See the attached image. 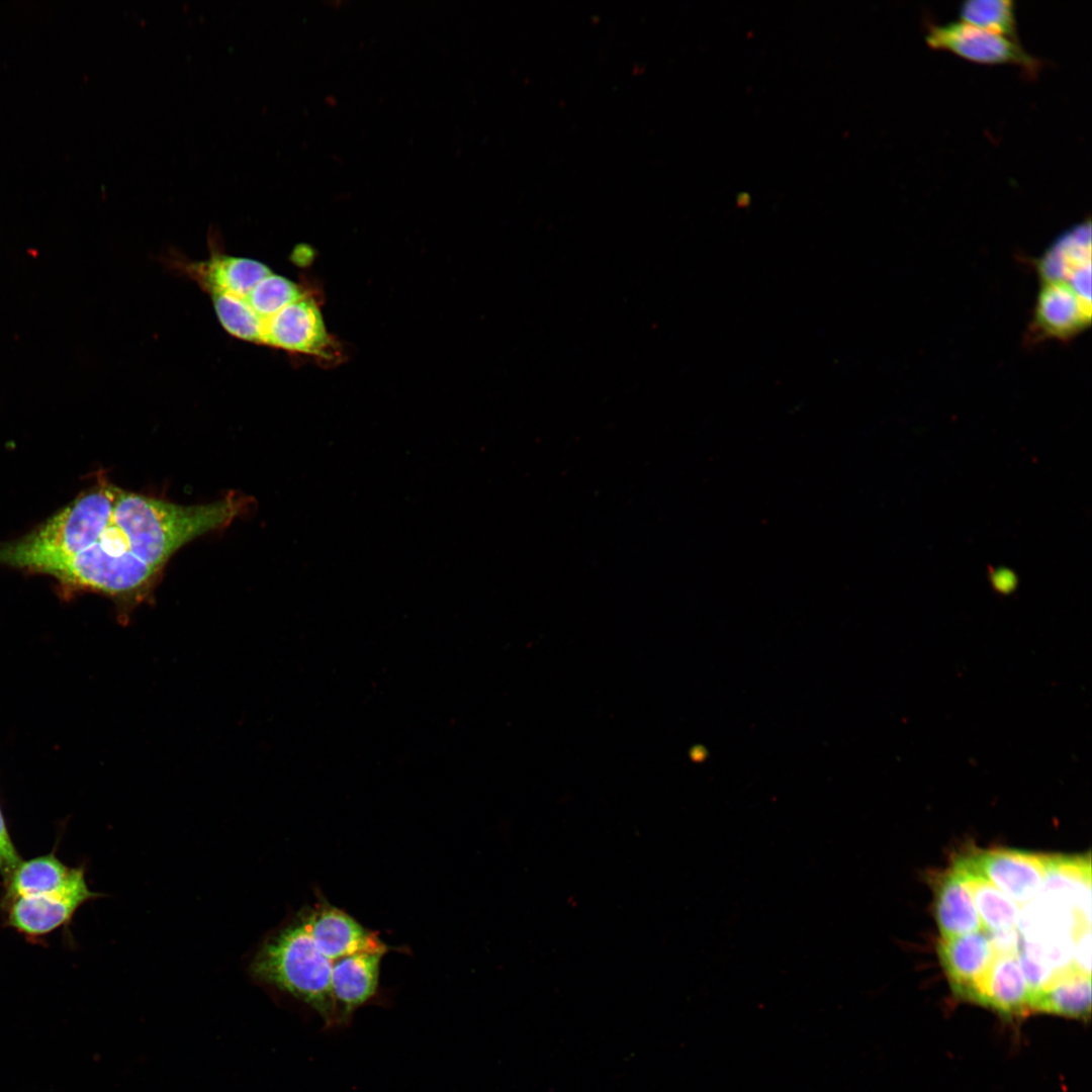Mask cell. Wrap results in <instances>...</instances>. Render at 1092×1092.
<instances>
[{
    "label": "cell",
    "instance_id": "cell-1",
    "mask_svg": "<svg viewBox=\"0 0 1092 1092\" xmlns=\"http://www.w3.org/2000/svg\"><path fill=\"white\" fill-rule=\"evenodd\" d=\"M335 962L317 948L300 913L264 942L251 972L258 980L308 1004L329 1026L338 1024L331 988Z\"/></svg>",
    "mask_w": 1092,
    "mask_h": 1092
},
{
    "label": "cell",
    "instance_id": "cell-2",
    "mask_svg": "<svg viewBox=\"0 0 1092 1092\" xmlns=\"http://www.w3.org/2000/svg\"><path fill=\"white\" fill-rule=\"evenodd\" d=\"M119 489L104 483L82 493L35 532L0 548V563L33 569L84 550L107 524Z\"/></svg>",
    "mask_w": 1092,
    "mask_h": 1092
},
{
    "label": "cell",
    "instance_id": "cell-3",
    "mask_svg": "<svg viewBox=\"0 0 1092 1092\" xmlns=\"http://www.w3.org/2000/svg\"><path fill=\"white\" fill-rule=\"evenodd\" d=\"M925 41L933 49L946 50L982 64L1013 63L1034 75L1041 63L1017 40L963 21L930 23Z\"/></svg>",
    "mask_w": 1092,
    "mask_h": 1092
},
{
    "label": "cell",
    "instance_id": "cell-4",
    "mask_svg": "<svg viewBox=\"0 0 1092 1092\" xmlns=\"http://www.w3.org/2000/svg\"><path fill=\"white\" fill-rule=\"evenodd\" d=\"M98 896L90 891L83 873L61 891L10 901L2 907L5 924L33 941L65 926L82 904Z\"/></svg>",
    "mask_w": 1092,
    "mask_h": 1092
},
{
    "label": "cell",
    "instance_id": "cell-5",
    "mask_svg": "<svg viewBox=\"0 0 1092 1092\" xmlns=\"http://www.w3.org/2000/svg\"><path fill=\"white\" fill-rule=\"evenodd\" d=\"M962 858L1017 904L1038 895L1046 873L1048 855L1023 850L988 849Z\"/></svg>",
    "mask_w": 1092,
    "mask_h": 1092
},
{
    "label": "cell",
    "instance_id": "cell-6",
    "mask_svg": "<svg viewBox=\"0 0 1092 1092\" xmlns=\"http://www.w3.org/2000/svg\"><path fill=\"white\" fill-rule=\"evenodd\" d=\"M301 915L317 948L333 961L358 952L389 950L378 932L365 928L350 914L324 900Z\"/></svg>",
    "mask_w": 1092,
    "mask_h": 1092
},
{
    "label": "cell",
    "instance_id": "cell-7",
    "mask_svg": "<svg viewBox=\"0 0 1092 1092\" xmlns=\"http://www.w3.org/2000/svg\"><path fill=\"white\" fill-rule=\"evenodd\" d=\"M264 346L325 359L333 358L335 350L320 307L307 294L274 317Z\"/></svg>",
    "mask_w": 1092,
    "mask_h": 1092
},
{
    "label": "cell",
    "instance_id": "cell-8",
    "mask_svg": "<svg viewBox=\"0 0 1092 1092\" xmlns=\"http://www.w3.org/2000/svg\"><path fill=\"white\" fill-rule=\"evenodd\" d=\"M997 952L984 932L940 938L938 956L954 993L974 1001Z\"/></svg>",
    "mask_w": 1092,
    "mask_h": 1092
},
{
    "label": "cell",
    "instance_id": "cell-9",
    "mask_svg": "<svg viewBox=\"0 0 1092 1092\" xmlns=\"http://www.w3.org/2000/svg\"><path fill=\"white\" fill-rule=\"evenodd\" d=\"M1090 320L1091 299L1081 296L1068 281L1042 280L1033 317L1037 333L1067 340L1083 331Z\"/></svg>",
    "mask_w": 1092,
    "mask_h": 1092
},
{
    "label": "cell",
    "instance_id": "cell-10",
    "mask_svg": "<svg viewBox=\"0 0 1092 1092\" xmlns=\"http://www.w3.org/2000/svg\"><path fill=\"white\" fill-rule=\"evenodd\" d=\"M383 952H358L339 959L333 965L331 988L338 1024L347 1023L352 1014L369 1002L378 991Z\"/></svg>",
    "mask_w": 1092,
    "mask_h": 1092
},
{
    "label": "cell",
    "instance_id": "cell-11",
    "mask_svg": "<svg viewBox=\"0 0 1092 1092\" xmlns=\"http://www.w3.org/2000/svg\"><path fill=\"white\" fill-rule=\"evenodd\" d=\"M1006 1016L1031 1012V993L1014 952L997 953L974 1001Z\"/></svg>",
    "mask_w": 1092,
    "mask_h": 1092
},
{
    "label": "cell",
    "instance_id": "cell-12",
    "mask_svg": "<svg viewBox=\"0 0 1092 1092\" xmlns=\"http://www.w3.org/2000/svg\"><path fill=\"white\" fill-rule=\"evenodd\" d=\"M83 867L70 868L55 854L39 855L22 860L4 881V895L1 906L23 896L50 894L61 891L71 885L81 874Z\"/></svg>",
    "mask_w": 1092,
    "mask_h": 1092
},
{
    "label": "cell",
    "instance_id": "cell-13",
    "mask_svg": "<svg viewBox=\"0 0 1092 1092\" xmlns=\"http://www.w3.org/2000/svg\"><path fill=\"white\" fill-rule=\"evenodd\" d=\"M935 917L941 938L982 930V922L966 881L952 866L935 888Z\"/></svg>",
    "mask_w": 1092,
    "mask_h": 1092
},
{
    "label": "cell",
    "instance_id": "cell-14",
    "mask_svg": "<svg viewBox=\"0 0 1092 1092\" xmlns=\"http://www.w3.org/2000/svg\"><path fill=\"white\" fill-rule=\"evenodd\" d=\"M1042 280L1072 282L1079 274L1091 269V224L1082 221L1059 238L1037 263Z\"/></svg>",
    "mask_w": 1092,
    "mask_h": 1092
},
{
    "label": "cell",
    "instance_id": "cell-15",
    "mask_svg": "<svg viewBox=\"0 0 1092 1092\" xmlns=\"http://www.w3.org/2000/svg\"><path fill=\"white\" fill-rule=\"evenodd\" d=\"M954 867L963 875L972 894V898L987 932L1015 930L1019 919L1018 904L969 867L961 857Z\"/></svg>",
    "mask_w": 1092,
    "mask_h": 1092
},
{
    "label": "cell",
    "instance_id": "cell-16",
    "mask_svg": "<svg viewBox=\"0 0 1092 1092\" xmlns=\"http://www.w3.org/2000/svg\"><path fill=\"white\" fill-rule=\"evenodd\" d=\"M1091 1011V976L1074 974L1041 992L1033 1002L1032 1012L1058 1014L1085 1019Z\"/></svg>",
    "mask_w": 1092,
    "mask_h": 1092
},
{
    "label": "cell",
    "instance_id": "cell-17",
    "mask_svg": "<svg viewBox=\"0 0 1092 1092\" xmlns=\"http://www.w3.org/2000/svg\"><path fill=\"white\" fill-rule=\"evenodd\" d=\"M959 14L963 22L1017 40L1015 3L1012 0H967L961 4Z\"/></svg>",
    "mask_w": 1092,
    "mask_h": 1092
},
{
    "label": "cell",
    "instance_id": "cell-18",
    "mask_svg": "<svg viewBox=\"0 0 1092 1092\" xmlns=\"http://www.w3.org/2000/svg\"><path fill=\"white\" fill-rule=\"evenodd\" d=\"M20 861V855L12 842L0 810V875L3 882L9 878Z\"/></svg>",
    "mask_w": 1092,
    "mask_h": 1092
},
{
    "label": "cell",
    "instance_id": "cell-19",
    "mask_svg": "<svg viewBox=\"0 0 1092 1092\" xmlns=\"http://www.w3.org/2000/svg\"><path fill=\"white\" fill-rule=\"evenodd\" d=\"M994 588L1001 594L1011 593L1016 586L1015 575L1007 569H999L991 575Z\"/></svg>",
    "mask_w": 1092,
    "mask_h": 1092
}]
</instances>
